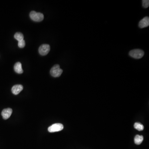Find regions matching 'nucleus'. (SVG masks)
I'll list each match as a JSON object with an SVG mask.
<instances>
[{"instance_id": "obj_1", "label": "nucleus", "mask_w": 149, "mask_h": 149, "mask_svg": "<svg viewBox=\"0 0 149 149\" xmlns=\"http://www.w3.org/2000/svg\"><path fill=\"white\" fill-rule=\"evenodd\" d=\"M130 56L135 59H140L144 55L143 50L140 49H135L130 51L129 53Z\"/></svg>"}, {"instance_id": "obj_2", "label": "nucleus", "mask_w": 149, "mask_h": 149, "mask_svg": "<svg viewBox=\"0 0 149 149\" xmlns=\"http://www.w3.org/2000/svg\"><path fill=\"white\" fill-rule=\"evenodd\" d=\"M30 18L33 21L35 22H41L43 21L44 16L43 14L40 13H37L35 11H32L29 14Z\"/></svg>"}, {"instance_id": "obj_3", "label": "nucleus", "mask_w": 149, "mask_h": 149, "mask_svg": "<svg viewBox=\"0 0 149 149\" xmlns=\"http://www.w3.org/2000/svg\"><path fill=\"white\" fill-rule=\"evenodd\" d=\"M62 73V70L60 69L59 65L58 64L53 66L50 70V74L51 76L55 78L60 76Z\"/></svg>"}, {"instance_id": "obj_4", "label": "nucleus", "mask_w": 149, "mask_h": 149, "mask_svg": "<svg viewBox=\"0 0 149 149\" xmlns=\"http://www.w3.org/2000/svg\"><path fill=\"white\" fill-rule=\"evenodd\" d=\"M63 129V124L57 123L51 125V126L48 128L49 132H59L61 131Z\"/></svg>"}, {"instance_id": "obj_5", "label": "nucleus", "mask_w": 149, "mask_h": 149, "mask_svg": "<svg viewBox=\"0 0 149 149\" xmlns=\"http://www.w3.org/2000/svg\"><path fill=\"white\" fill-rule=\"evenodd\" d=\"M50 50V47L49 45L47 44H44L41 45L39 47V54L42 56H45L47 55Z\"/></svg>"}, {"instance_id": "obj_6", "label": "nucleus", "mask_w": 149, "mask_h": 149, "mask_svg": "<svg viewBox=\"0 0 149 149\" xmlns=\"http://www.w3.org/2000/svg\"><path fill=\"white\" fill-rule=\"evenodd\" d=\"M12 112V109L11 108H7L3 109L1 113L3 119L6 120L9 118L11 115Z\"/></svg>"}, {"instance_id": "obj_7", "label": "nucleus", "mask_w": 149, "mask_h": 149, "mask_svg": "<svg viewBox=\"0 0 149 149\" xmlns=\"http://www.w3.org/2000/svg\"><path fill=\"white\" fill-rule=\"evenodd\" d=\"M149 25V18L148 17H145L142 19L139 23V27L140 28L148 27Z\"/></svg>"}, {"instance_id": "obj_8", "label": "nucleus", "mask_w": 149, "mask_h": 149, "mask_svg": "<svg viewBox=\"0 0 149 149\" xmlns=\"http://www.w3.org/2000/svg\"><path fill=\"white\" fill-rule=\"evenodd\" d=\"M23 87L21 84H16L12 88V92L15 95H17L23 90Z\"/></svg>"}, {"instance_id": "obj_9", "label": "nucleus", "mask_w": 149, "mask_h": 149, "mask_svg": "<svg viewBox=\"0 0 149 149\" xmlns=\"http://www.w3.org/2000/svg\"><path fill=\"white\" fill-rule=\"evenodd\" d=\"M14 69L15 72L18 74H22L23 72V71L22 68V64L21 63L19 62L16 63L15 64L14 66Z\"/></svg>"}, {"instance_id": "obj_10", "label": "nucleus", "mask_w": 149, "mask_h": 149, "mask_svg": "<svg viewBox=\"0 0 149 149\" xmlns=\"http://www.w3.org/2000/svg\"><path fill=\"white\" fill-rule=\"evenodd\" d=\"M143 136H139L138 135H137L134 138V142L135 144L137 145H139L143 141Z\"/></svg>"}, {"instance_id": "obj_11", "label": "nucleus", "mask_w": 149, "mask_h": 149, "mask_svg": "<svg viewBox=\"0 0 149 149\" xmlns=\"http://www.w3.org/2000/svg\"><path fill=\"white\" fill-rule=\"evenodd\" d=\"M14 37L16 40L18 41H21V40H23L24 36L22 33H15L14 35Z\"/></svg>"}, {"instance_id": "obj_12", "label": "nucleus", "mask_w": 149, "mask_h": 149, "mask_svg": "<svg viewBox=\"0 0 149 149\" xmlns=\"http://www.w3.org/2000/svg\"><path fill=\"white\" fill-rule=\"evenodd\" d=\"M134 127L135 129L138 130V131H142L144 129V126L142 124L140 123H136L134 125Z\"/></svg>"}, {"instance_id": "obj_13", "label": "nucleus", "mask_w": 149, "mask_h": 149, "mask_svg": "<svg viewBox=\"0 0 149 149\" xmlns=\"http://www.w3.org/2000/svg\"><path fill=\"white\" fill-rule=\"evenodd\" d=\"M18 46L21 48H23L25 46V40L23 39L21 41H18Z\"/></svg>"}, {"instance_id": "obj_14", "label": "nucleus", "mask_w": 149, "mask_h": 149, "mask_svg": "<svg viewBox=\"0 0 149 149\" xmlns=\"http://www.w3.org/2000/svg\"><path fill=\"white\" fill-rule=\"evenodd\" d=\"M142 2V5L144 8H148L149 6V0H143Z\"/></svg>"}]
</instances>
